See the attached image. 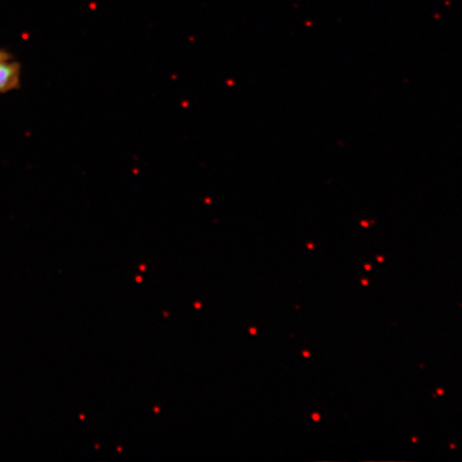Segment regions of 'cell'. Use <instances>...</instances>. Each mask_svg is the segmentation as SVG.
Returning a JSON list of instances; mask_svg holds the SVG:
<instances>
[{
  "mask_svg": "<svg viewBox=\"0 0 462 462\" xmlns=\"http://www.w3.org/2000/svg\"><path fill=\"white\" fill-rule=\"evenodd\" d=\"M365 269H366V270H371V269H372V267H371V265H368V264H367V265H365Z\"/></svg>",
  "mask_w": 462,
  "mask_h": 462,
  "instance_id": "cell-4",
  "label": "cell"
},
{
  "mask_svg": "<svg viewBox=\"0 0 462 462\" xmlns=\"http://www.w3.org/2000/svg\"><path fill=\"white\" fill-rule=\"evenodd\" d=\"M362 284H363V285H365V286H366V285H368V281H366V280H363V281H362Z\"/></svg>",
  "mask_w": 462,
  "mask_h": 462,
  "instance_id": "cell-3",
  "label": "cell"
},
{
  "mask_svg": "<svg viewBox=\"0 0 462 462\" xmlns=\"http://www.w3.org/2000/svg\"><path fill=\"white\" fill-rule=\"evenodd\" d=\"M20 66L10 60V55L0 51V92L16 88L20 84Z\"/></svg>",
  "mask_w": 462,
  "mask_h": 462,
  "instance_id": "cell-1",
  "label": "cell"
},
{
  "mask_svg": "<svg viewBox=\"0 0 462 462\" xmlns=\"http://www.w3.org/2000/svg\"><path fill=\"white\" fill-rule=\"evenodd\" d=\"M438 393H439V395H442L443 394V391L442 390H439Z\"/></svg>",
  "mask_w": 462,
  "mask_h": 462,
  "instance_id": "cell-5",
  "label": "cell"
},
{
  "mask_svg": "<svg viewBox=\"0 0 462 462\" xmlns=\"http://www.w3.org/2000/svg\"><path fill=\"white\" fill-rule=\"evenodd\" d=\"M304 356H310V354H308V352H305Z\"/></svg>",
  "mask_w": 462,
  "mask_h": 462,
  "instance_id": "cell-6",
  "label": "cell"
},
{
  "mask_svg": "<svg viewBox=\"0 0 462 462\" xmlns=\"http://www.w3.org/2000/svg\"><path fill=\"white\" fill-rule=\"evenodd\" d=\"M313 419H314V420H320V415L318 414V413L317 414L315 413V414H313Z\"/></svg>",
  "mask_w": 462,
  "mask_h": 462,
  "instance_id": "cell-2",
  "label": "cell"
}]
</instances>
